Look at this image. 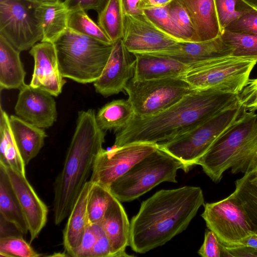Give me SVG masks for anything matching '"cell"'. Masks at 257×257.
<instances>
[{"label":"cell","instance_id":"6da1fadb","mask_svg":"<svg viewBox=\"0 0 257 257\" xmlns=\"http://www.w3.org/2000/svg\"><path fill=\"white\" fill-rule=\"evenodd\" d=\"M239 101L238 94L208 89L194 90L156 115H135L117 132L114 147L135 143L159 144L178 137Z\"/></svg>","mask_w":257,"mask_h":257},{"label":"cell","instance_id":"7a4b0ae2","mask_svg":"<svg viewBox=\"0 0 257 257\" xmlns=\"http://www.w3.org/2000/svg\"><path fill=\"white\" fill-rule=\"evenodd\" d=\"M200 187L161 190L141 203L130 223L129 245L145 253L185 230L204 204Z\"/></svg>","mask_w":257,"mask_h":257},{"label":"cell","instance_id":"3957f363","mask_svg":"<svg viewBox=\"0 0 257 257\" xmlns=\"http://www.w3.org/2000/svg\"><path fill=\"white\" fill-rule=\"evenodd\" d=\"M105 132L98 126L94 109L78 112L75 130L63 167L54 183V221L60 224L69 216L91 176L95 159L103 149Z\"/></svg>","mask_w":257,"mask_h":257},{"label":"cell","instance_id":"277c9868","mask_svg":"<svg viewBox=\"0 0 257 257\" xmlns=\"http://www.w3.org/2000/svg\"><path fill=\"white\" fill-rule=\"evenodd\" d=\"M53 43L62 76L82 84L100 76L113 46L69 28Z\"/></svg>","mask_w":257,"mask_h":257},{"label":"cell","instance_id":"5b68a950","mask_svg":"<svg viewBox=\"0 0 257 257\" xmlns=\"http://www.w3.org/2000/svg\"><path fill=\"white\" fill-rule=\"evenodd\" d=\"M180 169L183 170V164L158 145L113 182L108 189L120 202L132 201L162 182H177V172Z\"/></svg>","mask_w":257,"mask_h":257},{"label":"cell","instance_id":"8992f818","mask_svg":"<svg viewBox=\"0 0 257 257\" xmlns=\"http://www.w3.org/2000/svg\"><path fill=\"white\" fill-rule=\"evenodd\" d=\"M244 110L238 101L191 130L158 145L179 160L187 172Z\"/></svg>","mask_w":257,"mask_h":257},{"label":"cell","instance_id":"52a82bcc","mask_svg":"<svg viewBox=\"0 0 257 257\" xmlns=\"http://www.w3.org/2000/svg\"><path fill=\"white\" fill-rule=\"evenodd\" d=\"M194 89L183 78L136 80L132 79L125 87L135 115H156L169 108Z\"/></svg>","mask_w":257,"mask_h":257},{"label":"cell","instance_id":"ba28073f","mask_svg":"<svg viewBox=\"0 0 257 257\" xmlns=\"http://www.w3.org/2000/svg\"><path fill=\"white\" fill-rule=\"evenodd\" d=\"M256 63L231 56L193 68L183 78L194 90L213 89L239 94Z\"/></svg>","mask_w":257,"mask_h":257},{"label":"cell","instance_id":"9c48e42d","mask_svg":"<svg viewBox=\"0 0 257 257\" xmlns=\"http://www.w3.org/2000/svg\"><path fill=\"white\" fill-rule=\"evenodd\" d=\"M40 3L28 0H0V35L19 51L43 39L38 16Z\"/></svg>","mask_w":257,"mask_h":257},{"label":"cell","instance_id":"30bf717a","mask_svg":"<svg viewBox=\"0 0 257 257\" xmlns=\"http://www.w3.org/2000/svg\"><path fill=\"white\" fill-rule=\"evenodd\" d=\"M203 205L201 216L222 245L234 246L256 233L241 202L233 193L223 199Z\"/></svg>","mask_w":257,"mask_h":257},{"label":"cell","instance_id":"8fae6325","mask_svg":"<svg viewBox=\"0 0 257 257\" xmlns=\"http://www.w3.org/2000/svg\"><path fill=\"white\" fill-rule=\"evenodd\" d=\"M257 120L255 111L245 110L237 119L213 143L196 163L215 183L219 182L222 168L251 132Z\"/></svg>","mask_w":257,"mask_h":257},{"label":"cell","instance_id":"7c38bea8","mask_svg":"<svg viewBox=\"0 0 257 257\" xmlns=\"http://www.w3.org/2000/svg\"><path fill=\"white\" fill-rule=\"evenodd\" d=\"M158 144L135 143L110 150L103 148L97 155L89 181L108 188L136 163L153 152Z\"/></svg>","mask_w":257,"mask_h":257},{"label":"cell","instance_id":"4fadbf2b","mask_svg":"<svg viewBox=\"0 0 257 257\" xmlns=\"http://www.w3.org/2000/svg\"><path fill=\"white\" fill-rule=\"evenodd\" d=\"M122 40L133 54L162 52L181 42L160 29L144 14H124Z\"/></svg>","mask_w":257,"mask_h":257},{"label":"cell","instance_id":"5bb4252c","mask_svg":"<svg viewBox=\"0 0 257 257\" xmlns=\"http://www.w3.org/2000/svg\"><path fill=\"white\" fill-rule=\"evenodd\" d=\"M135 64L134 54L126 48L122 39L114 43L101 75L93 82L96 92L108 97L124 91L134 76Z\"/></svg>","mask_w":257,"mask_h":257},{"label":"cell","instance_id":"9a60e30c","mask_svg":"<svg viewBox=\"0 0 257 257\" xmlns=\"http://www.w3.org/2000/svg\"><path fill=\"white\" fill-rule=\"evenodd\" d=\"M5 169L26 219L30 241L34 240L45 226L48 213L46 205L38 196L24 175L10 167Z\"/></svg>","mask_w":257,"mask_h":257},{"label":"cell","instance_id":"2e32d148","mask_svg":"<svg viewBox=\"0 0 257 257\" xmlns=\"http://www.w3.org/2000/svg\"><path fill=\"white\" fill-rule=\"evenodd\" d=\"M15 107L16 115L42 128H48L57 120L56 103L53 96L25 84L20 89Z\"/></svg>","mask_w":257,"mask_h":257},{"label":"cell","instance_id":"e0dca14e","mask_svg":"<svg viewBox=\"0 0 257 257\" xmlns=\"http://www.w3.org/2000/svg\"><path fill=\"white\" fill-rule=\"evenodd\" d=\"M34 60V69L30 85L58 96L66 81L61 74L54 43L40 42L29 51Z\"/></svg>","mask_w":257,"mask_h":257},{"label":"cell","instance_id":"ac0fdd59","mask_svg":"<svg viewBox=\"0 0 257 257\" xmlns=\"http://www.w3.org/2000/svg\"><path fill=\"white\" fill-rule=\"evenodd\" d=\"M232 51V48L225 44L220 36L206 41L179 42L167 51L150 53L168 56L188 65L191 69L231 56Z\"/></svg>","mask_w":257,"mask_h":257},{"label":"cell","instance_id":"d6986e66","mask_svg":"<svg viewBox=\"0 0 257 257\" xmlns=\"http://www.w3.org/2000/svg\"><path fill=\"white\" fill-rule=\"evenodd\" d=\"M136 64L132 79L146 80L184 78L190 67L168 56L155 53H135Z\"/></svg>","mask_w":257,"mask_h":257},{"label":"cell","instance_id":"ffe728a7","mask_svg":"<svg viewBox=\"0 0 257 257\" xmlns=\"http://www.w3.org/2000/svg\"><path fill=\"white\" fill-rule=\"evenodd\" d=\"M100 223L108 238L111 257L131 256L125 251L129 245L130 223L124 208L115 197Z\"/></svg>","mask_w":257,"mask_h":257},{"label":"cell","instance_id":"44dd1931","mask_svg":"<svg viewBox=\"0 0 257 257\" xmlns=\"http://www.w3.org/2000/svg\"><path fill=\"white\" fill-rule=\"evenodd\" d=\"M187 11L199 42L219 37L221 31L214 0H178Z\"/></svg>","mask_w":257,"mask_h":257},{"label":"cell","instance_id":"7402d4cb","mask_svg":"<svg viewBox=\"0 0 257 257\" xmlns=\"http://www.w3.org/2000/svg\"><path fill=\"white\" fill-rule=\"evenodd\" d=\"M91 185L89 180L85 184L70 211L63 230L64 247L70 256L80 245L88 224L87 205Z\"/></svg>","mask_w":257,"mask_h":257},{"label":"cell","instance_id":"603a6c76","mask_svg":"<svg viewBox=\"0 0 257 257\" xmlns=\"http://www.w3.org/2000/svg\"><path fill=\"white\" fill-rule=\"evenodd\" d=\"M10 123L21 156L27 166L40 152L47 135L43 128L11 115Z\"/></svg>","mask_w":257,"mask_h":257},{"label":"cell","instance_id":"cb8c5ba5","mask_svg":"<svg viewBox=\"0 0 257 257\" xmlns=\"http://www.w3.org/2000/svg\"><path fill=\"white\" fill-rule=\"evenodd\" d=\"M20 51L0 35V87L20 89L25 84L26 73L20 59Z\"/></svg>","mask_w":257,"mask_h":257},{"label":"cell","instance_id":"d4e9b609","mask_svg":"<svg viewBox=\"0 0 257 257\" xmlns=\"http://www.w3.org/2000/svg\"><path fill=\"white\" fill-rule=\"evenodd\" d=\"M37 12L43 33L41 42L53 43L68 28L69 12L59 1L40 3Z\"/></svg>","mask_w":257,"mask_h":257},{"label":"cell","instance_id":"484cf974","mask_svg":"<svg viewBox=\"0 0 257 257\" xmlns=\"http://www.w3.org/2000/svg\"><path fill=\"white\" fill-rule=\"evenodd\" d=\"M1 217L13 224L23 234L29 232L28 227L19 204L4 167L0 165Z\"/></svg>","mask_w":257,"mask_h":257},{"label":"cell","instance_id":"4316f807","mask_svg":"<svg viewBox=\"0 0 257 257\" xmlns=\"http://www.w3.org/2000/svg\"><path fill=\"white\" fill-rule=\"evenodd\" d=\"M135 115L133 107L128 99H117L102 106L96 114V120L103 131L118 132L130 123Z\"/></svg>","mask_w":257,"mask_h":257},{"label":"cell","instance_id":"83f0119b","mask_svg":"<svg viewBox=\"0 0 257 257\" xmlns=\"http://www.w3.org/2000/svg\"><path fill=\"white\" fill-rule=\"evenodd\" d=\"M0 164L10 167L26 175V165L15 142L10 123V117L1 107Z\"/></svg>","mask_w":257,"mask_h":257},{"label":"cell","instance_id":"f1b7e54d","mask_svg":"<svg viewBox=\"0 0 257 257\" xmlns=\"http://www.w3.org/2000/svg\"><path fill=\"white\" fill-rule=\"evenodd\" d=\"M124 15L122 0H108L98 14L97 24L113 44L122 38Z\"/></svg>","mask_w":257,"mask_h":257},{"label":"cell","instance_id":"f546056e","mask_svg":"<svg viewBox=\"0 0 257 257\" xmlns=\"http://www.w3.org/2000/svg\"><path fill=\"white\" fill-rule=\"evenodd\" d=\"M220 37L231 47V56L257 61V35L223 30Z\"/></svg>","mask_w":257,"mask_h":257},{"label":"cell","instance_id":"4dcf8cb0","mask_svg":"<svg viewBox=\"0 0 257 257\" xmlns=\"http://www.w3.org/2000/svg\"><path fill=\"white\" fill-rule=\"evenodd\" d=\"M114 197L107 187L92 182L87 205L89 224L101 221Z\"/></svg>","mask_w":257,"mask_h":257},{"label":"cell","instance_id":"1f68e13d","mask_svg":"<svg viewBox=\"0 0 257 257\" xmlns=\"http://www.w3.org/2000/svg\"><path fill=\"white\" fill-rule=\"evenodd\" d=\"M233 193L241 202L257 233V185L243 176L235 181Z\"/></svg>","mask_w":257,"mask_h":257},{"label":"cell","instance_id":"d6a6232c","mask_svg":"<svg viewBox=\"0 0 257 257\" xmlns=\"http://www.w3.org/2000/svg\"><path fill=\"white\" fill-rule=\"evenodd\" d=\"M166 7L180 39L185 42H199L190 18L181 3L178 0H173Z\"/></svg>","mask_w":257,"mask_h":257},{"label":"cell","instance_id":"836d02e7","mask_svg":"<svg viewBox=\"0 0 257 257\" xmlns=\"http://www.w3.org/2000/svg\"><path fill=\"white\" fill-rule=\"evenodd\" d=\"M68 28L104 43L113 44L98 24L87 15L86 11L78 10L69 13Z\"/></svg>","mask_w":257,"mask_h":257},{"label":"cell","instance_id":"e575fe53","mask_svg":"<svg viewBox=\"0 0 257 257\" xmlns=\"http://www.w3.org/2000/svg\"><path fill=\"white\" fill-rule=\"evenodd\" d=\"M222 32L231 23L252 8L243 0H214Z\"/></svg>","mask_w":257,"mask_h":257},{"label":"cell","instance_id":"d590c367","mask_svg":"<svg viewBox=\"0 0 257 257\" xmlns=\"http://www.w3.org/2000/svg\"><path fill=\"white\" fill-rule=\"evenodd\" d=\"M41 255L22 236L12 235L0 238V256L38 257Z\"/></svg>","mask_w":257,"mask_h":257},{"label":"cell","instance_id":"8d00e7d4","mask_svg":"<svg viewBox=\"0 0 257 257\" xmlns=\"http://www.w3.org/2000/svg\"><path fill=\"white\" fill-rule=\"evenodd\" d=\"M143 13L163 32L183 41L180 39L178 32L172 22L166 6H151L145 9Z\"/></svg>","mask_w":257,"mask_h":257},{"label":"cell","instance_id":"74e56055","mask_svg":"<svg viewBox=\"0 0 257 257\" xmlns=\"http://www.w3.org/2000/svg\"><path fill=\"white\" fill-rule=\"evenodd\" d=\"M224 30L257 35V9L252 8L229 24Z\"/></svg>","mask_w":257,"mask_h":257},{"label":"cell","instance_id":"f35d334b","mask_svg":"<svg viewBox=\"0 0 257 257\" xmlns=\"http://www.w3.org/2000/svg\"><path fill=\"white\" fill-rule=\"evenodd\" d=\"M96 238L89 257H111L108 238L100 222L92 224Z\"/></svg>","mask_w":257,"mask_h":257},{"label":"cell","instance_id":"ab89813d","mask_svg":"<svg viewBox=\"0 0 257 257\" xmlns=\"http://www.w3.org/2000/svg\"><path fill=\"white\" fill-rule=\"evenodd\" d=\"M238 97L239 102L245 110H257V78L249 79L238 94Z\"/></svg>","mask_w":257,"mask_h":257},{"label":"cell","instance_id":"60d3db41","mask_svg":"<svg viewBox=\"0 0 257 257\" xmlns=\"http://www.w3.org/2000/svg\"><path fill=\"white\" fill-rule=\"evenodd\" d=\"M203 257H220L222 256L221 243L216 234L208 230L205 233L203 243L198 251Z\"/></svg>","mask_w":257,"mask_h":257},{"label":"cell","instance_id":"b9f144b4","mask_svg":"<svg viewBox=\"0 0 257 257\" xmlns=\"http://www.w3.org/2000/svg\"><path fill=\"white\" fill-rule=\"evenodd\" d=\"M108 0H65L63 3L69 13L92 10L99 14L105 7Z\"/></svg>","mask_w":257,"mask_h":257},{"label":"cell","instance_id":"7bdbcfd3","mask_svg":"<svg viewBox=\"0 0 257 257\" xmlns=\"http://www.w3.org/2000/svg\"><path fill=\"white\" fill-rule=\"evenodd\" d=\"M96 234L92 224H88L80 245L71 254L73 257H89L95 242Z\"/></svg>","mask_w":257,"mask_h":257},{"label":"cell","instance_id":"ee69618b","mask_svg":"<svg viewBox=\"0 0 257 257\" xmlns=\"http://www.w3.org/2000/svg\"><path fill=\"white\" fill-rule=\"evenodd\" d=\"M124 13L128 15L143 14L144 10L154 6L150 0H122Z\"/></svg>","mask_w":257,"mask_h":257},{"label":"cell","instance_id":"f6af8a7d","mask_svg":"<svg viewBox=\"0 0 257 257\" xmlns=\"http://www.w3.org/2000/svg\"><path fill=\"white\" fill-rule=\"evenodd\" d=\"M222 255L226 256H257V250L244 246H226L222 244Z\"/></svg>","mask_w":257,"mask_h":257},{"label":"cell","instance_id":"bcb514c9","mask_svg":"<svg viewBox=\"0 0 257 257\" xmlns=\"http://www.w3.org/2000/svg\"><path fill=\"white\" fill-rule=\"evenodd\" d=\"M243 175H244L250 181L257 185V169Z\"/></svg>","mask_w":257,"mask_h":257},{"label":"cell","instance_id":"7dc6e473","mask_svg":"<svg viewBox=\"0 0 257 257\" xmlns=\"http://www.w3.org/2000/svg\"><path fill=\"white\" fill-rule=\"evenodd\" d=\"M156 6L165 7L166 6L173 0H153Z\"/></svg>","mask_w":257,"mask_h":257},{"label":"cell","instance_id":"c3c4849f","mask_svg":"<svg viewBox=\"0 0 257 257\" xmlns=\"http://www.w3.org/2000/svg\"><path fill=\"white\" fill-rule=\"evenodd\" d=\"M252 8L257 9V0H243Z\"/></svg>","mask_w":257,"mask_h":257},{"label":"cell","instance_id":"681fc988","mask_svg":"<svg viewBox=\"0 0 257 257\" xmlns=\"http://www.w3.org/2000/svg\"><path fill=\"white\" fill-rule=\"evenodd\" d=\"M30 1L35 2L39 3H50V2H56L61 1V0H28Z\"/></svg>","mask_w":257,"mask_h":257},{"label":"cell","instance_id":"f907efd6","mask_svg":"<svg viewBox=\"0 0 257 257\" xmlns=\"http://www.w3.org/2000/svg\"><path fill=\"white\" fill-rule=\"evenodd\" d=\"M150 1L151 2V3L154 5V6H156V5L154 2L153 0H150Z\"/></svg>","mask_w":257,"mask_h":257}]
</instances>
